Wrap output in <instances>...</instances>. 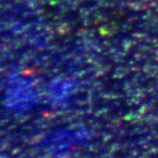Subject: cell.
I'll list each match as a JSON object with an SVG mask.
<instances>
[{
  "mask_svg": "<svg viewBox=\"0 0 158 158\" xmlns=\"http://www.w3.org/2000/svg\"><path fill=\"white\" fill-rule=\"evenodd\" d=\"M35 98V89L29 80L21 77H16L10 80L7 96L9 108L14 110H26L34 104Z\"/></svg>",
  "mask_w": 158,
  "mask_h": 158,
  "instance_id": "obj_1",
  "label": "cell"
},
{
  "mask_svg": "<svg viewBox=\"0 0 158 158\" xmlns=\"http://www.w3.org/2000/svg\"><path fill=\"white\" fill-rule=\"evenodd\" d=\"M70 81L62 79V80H57V81H55L52 85V87H51V96H52L54 100L63 101L64 99H66L70 95Z\"/></svg>",
  "mask_w": 158,
  "mask_h": 158,
  "instance_id": "obj_2",
  "label": "cell"
}]
</instances>
